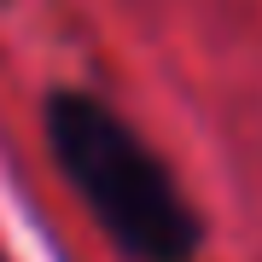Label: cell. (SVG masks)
Instances as JSON below:
<instances>
[{
	"label": "cell",
	"instance_id": "6da1fadb",
	"mask_svg": "<svg viewBox=\"0 0 262 262\" xmlns=\"http://www.w3.org/2000/svg\"><path fill=\"white\" fill-rule=\"evenodd\" d=\"M47 151L105 239L134 262H192L204 245L192 198L181 192L175 169L158 146L134 128L117 105L88 88H53L47 94Z\"/></svg>",
	"mask_w": 262,
	"mask_h": 262
}]
</instances>
